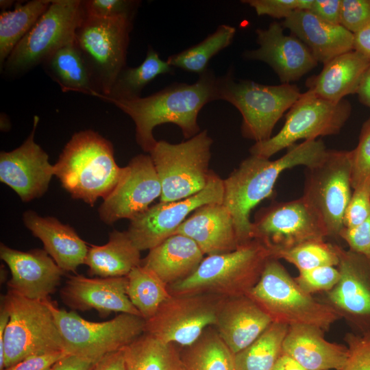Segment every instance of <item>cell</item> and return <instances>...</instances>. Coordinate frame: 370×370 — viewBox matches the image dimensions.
Listing matches in <instances>:
<instances>
[{
	"mask_svg": "<svg viewBox=\"0 0 370 370\" xmlns=\"http://www.w3.org/2000/svg\"><path fill=\"white\" fill-rule=\"evenodd\" d=\"M140 251L135 246L127 231L114 230L108 243L88 249L85 264L90 275L100 278L125 277L141 264Z\"/></svg>",
	"mask_w": 370,
	"mask_h": 370,
	"instance_id": "30",
	"label": "cell"
},
{
	"mask_svg": "<svg viewBox=\"0 0 370 370\" xmlns=\"http://www.w3.org/2000/svg\"><path fill=\"white\" fill-rule=\"evenodd\" d=\"M24 225L39 238L44 249L64 272H75L85 263L88 248L75 230L53 217H40L36 212L23 213Z\"/></svg>",
	"mask_w": 370,
	"mask_h": 370,
	"instance_id": "26",
	"label": "cell"
},
{
	"mask_svg": "<svg viewBox=\"0 0 370 370\" xmlns=\"http://www.w3.org/2000/svg\"><path fill=\"white\" fill-rule=\"evenodd\" d=\"M223 299L212 294L171 295L145 321V332L165 343L190 346L214 325Z\"/></svg>",
	"mask_w": 370,
	"mask_h": 370,
	"instance_id": "14",
	"label": "cell"
},
{
	"mask_svg": "<svg viewBox=\"0 0 370 370\" xmlns=\"http://www.w3.org/2000/svg\"><path fill=\"white\" fill-rule=\"evenodd\" d=\"M10 319L9 312L1 304L0 307V370L5 367L4 335Z\"/></svg>",
	"mask_w": 370,
	"mask_h": 370,
	"instance_id": "53",
	"label": "cell"
},
{
	"mask_svg": "<svg viewBox=\"0 0 370 370\" xmlns=\"http://www.w3.org/2000/svg\"><path fill=\"white\" fill-rule=\"evenodd\" d=\"M204 254L191 238L175 234L150 249L141 265L167 286L185 279L199 267Z\"/></svg>",
	"mask_w": 370,
	"mask_h": 370,
	"instance_id": "28",
	"label": "cell"
},
{
	"mask_svg": "<svg viewBox=\"0 0 370 370\" xmlns=\"http://www.w3.org/2000/svg\"><path fill=\"white\" fill-rule=\"evenodd\" d=\"M341 0H313L308 11L326 23L341 25Z\"/></svg>",
	"mask_w": 370,
	"mask_h": 370,
	"instance_id": "49",
	"label": "cell"
},
{
	"mask_svg": "<svg viewBox=\"0 0 370 370\" xmlns=\"http://www.w3.org/2000/svg\"><path fill=\"white\" fill-rule=\"evenodd\" d=\"M96 363L87 358L67 354L56 362L49 370H92Z\"/></svg>",
	"mask_w": 370,
	"mask_h": 370,
	"instance_id": "50",
	"label": "cell"
},
{
	"mask_svg": "<svg viewBox=\"0 0 370 370\" xmlns=\"http://www.w3.org/2000/svg\"><path fill=\"white\" fill-rule=\"evenodd\" d=\"M162 187L151 156L139 154L123 167L112 191L99 208L100 219L108 225L118 220H132L160 197Z\"/></svg>",
	"mask_w": 370,
	"mask_h": 370,
	"instance_id": "17",
	"label": "cell"
},
{
	"mask_svg": "<svg viewBox=\"0 0 370 370\" xmlns=\"http://www.w3.org/2000/svg\"><path fill=\"white\" fill-rule=\"evenodd\" d=\"M282 25L304 42L323 64L354 50V34L341 25L326 23L308 10L293 11Z\"/></svg>",
	"mask_w": 370,
	"mask_h": 370,
	"instance_id": "25",
	"label": "cell"
},
{
	"mask_svg": "<svg viewBox=\"0 0 370 370\" xmlns=\"http://www.w3.org/2000/svg\"><path fill=\"white\" fill-rule=\"evenodd\" d=\"M217 90L219 100L230 103L241 112L242 135L256 143L272 136L277 122L301 94L295 84L265 85L236 79L232 70L218 77Z\"/></svg>",
	"mask_w": 370,
	"mask_h": 370,
	"instance_id": "6",
	"label": "cell"
},
{
	"mask_svg": "<svg viewBox=\"0 0 370 370\" xmlns=\"http://www.w3.org/2000/svg\"><path fill=\"white\" fill-rule=\"evenodd\" d=\"M340 238L347 243L350 250L370 258V216L355 227H343Z\"/></svg>",
	"mask_w": 370,
	"mask_h": 370,
	"instance_id": "47",
	"label": "cell"
},
{
	"mask_svg": "<svg viewBox=\"0 0 370 370\" xmlns=\"http://www.w3.org/2000/svg\"><path fill=\"white\" fill-rule=\"evenodd\" d=\"M351 153V185L354 190L362 184H370V119L363 123L358 144Z\"/></svg>",
	"mask_w": 370,
	"mask_h": 370,
	"instance_id": "40",
	"label": "cell"
},
{
	"mask_svg": "<svg viewBox=\"0 0 370 370\" xmlns=\"http://www.w3.org/2000/svg\"><path fill=\"white\" fill-rule=\"evenodd\" d=\"M53 165L62 187L90 206L112 191L123 172L111 142L92 130L75 133Z\"/></svg>",
	"mask_w": 370,
	"mask_h": 370,
	"instance_id": "3",
	"label": "cell"
},
{
	"mask_svg": "<svg viewBox=\"0 0 370 370\" xmlns=\"http://www.w3.org/2000/svg\"><path fill=\"white\" fill-rule=\"evenodd\" d=\"M38 121L34 116L32 132L21 145L0 153V181L24 202L42 196L54 175L48 154L34 140Z\"/></svg>",
	"mask_w": 370,
	"mask_h": 370,
	"instance_id": "19",
	"label": "cell"
},
{
	"mask_svg": "<svg viewBox=\"0 0 370 370\" xmlns=\"http://www.w3.org/2000/svg\"><path fill=\"white\" fill-rule=\"evenodd\" d=\"M282 352L307 370H343L348 357L347 347L326 341L323 330L310 325L290 326Z\"/></svg>",
	"mask_w": 370,
	"mask_h": 370,
	"instance_id": "27",
	"label": "cell"
},
{
	"mask_svg": "<svg viewBox=\"0 0 370 370\" xmlns=\"http://www.w3.org/2000/svg\"><path fill=\"white\" fill-rule=\"evenodd\" d=\"M322 71L308 78V90L325 99L339 101L356 93L370 61L352 50L341 54L323 64Z\"/></svg>",
	"mask_w": 370,
	"mask_h": 370,
	"instance_id": "29",
	"label": "cell"
},
{
	"mask_svg": "<svg viewBox=\"0 0 370 370\" xmlns=\"http://www.w3.org/2000/svg\"><path fill=\"white\" fill-rule=\"evenodd\" d=\"M272 323L253 299L243 295L222 300L214 327L234 355L254 342Z\"/></svg>",
	"mask_w": 370,
	"mask_h": 370,
	"instance_id": "23",
	"label": "cell"
},
{
	"mask_svg": "<svg viewBox=\"0 0 370 370\" xmlns=\"http://www.w3.org/2000/svg\"><path fill=\"white\" fill-rule=\"evenodd\" d=\"M134 18H98L85 15L74 43L79 51L97 90L108 96L119 73L126 66Z\"/></svg>",
	"mask_w": 370,
	"mask_h": 370,
	"instance_id": "7",
	"label": "cell"
},
{
	"mask_svg": "<svg viewBox=\"0 0 370 370\" xmlns=\"http://www.w3.org/2000/svg\"><path fill=\"white\" fill-rule=\"evenodd\" d=\"M84 17L82 0H52L8 56L1 69L4 74L12 77L23 75L42 64L58 49L74 42Z\"/></svg>",
	"mask_w": 370,
	"mask_h": 370,
	"instance_id": "10",
	"label": "cell"
},
{
	"mask_svg": "<svg viewBox=\"0 0 370 370\" xmlns=\"http://www.w3.org/2000/svg\"><path fill=\"white\" fill-rule=\"evenodd\" d=\"M10 123L9 119L4 113L1 114V130L7 131L10 129Z\"/></svg>",
	"mask_w": 370,
	"mask_h": 370,
	"instance_id": "56",
	"label": "cell"
},
{
	"mask_svg": "<svg viewBox=\"0 0 370 370\" xmlns=\"http://www.w3.org/2000/svg\"><path fill=\"white\" fill-rule=\"evenodd\" d=\"M44 302L54 317L64 351L95 362L122 349L145 332V320L140 316L120 313L106 321L92 322L58 308L49 298Z\"/></svg>",
	"mask_w": 370,
	"mask_h": 370,
	"instance_id": "8",
	"label": "cell"
},
{
	"mask_svg": "<svg viewBox=\"0 0 370 370\" xmlns=\"http://www.w3.org/2000/svg\"><path fill=\"white\" fill-rule=\"evenodd\" d=\"M126 370H182L180 351L144 332L122 349Z\"/></svg>",
	"mask_w": 370,
	"mask_h": 370,
	"instance_id": "32",
	"label": "cell"
},
{
	"mask_svg": "<svg viewBox=\"0 0 370 370\" xmlns=\"http://www.w3.org/2000/svg\"><path fill=\"white\" fill-rule=\"evenodd\" d=\"M67 354H69L64 351L36 354L3 370H49L56 362Z\"/></svg>",
	"mask_w": 370,
	"mask_h": 370,
	"instance_id": "48",
	"label": "cell"
},
{
	"mask_svg": "<svg viewBox=\"0 0 370 370\" xmlns=\"http://www.w3.org/2000/svg\"><path fill=\"white\" fill-rule=\"evenodd\" d=\"M354 50L370 61V25L354 34Z\"/></svg>",
	"mask_w": 370,
	"mask_h": 370,
	"instance_id": "52",
	"label": "cell"
},
{
	"mask_svg": "<svg viewBox=\"0 0 370 370\" xmlns=\"http://www.w3.org/2000/svg\"><path fill=\"white\" fill-rule=\"evenodd\" d=\"M272 370H307L290 356L282 353Z\"/></svg>",
	"mask_w": 370,
	"mask_h": 370,
	"instance_id": "55",
	"label": "cell"
},
{
	"mask_svg": "<svg viewBox=\"0 0 370 370\" xmlns=\"http://www.w3.org/2000/svg\"><path fill=\"white\" fill-rule=\"evenodd\" d=\"M1 304L10 315L4 335V369L31 356L65 352L54 317L44 301L8 290Z\"/></svg>",
	"mask_w": 370,
	"mask_h": 370,
	"instance_id": "11",
	"label": "cell"
},
{
	"mask_svg": "<svg viewBox=\"0 0 370 370\" xmlns=\"http://www.w3.org/2000/svg\"><path fill=\"white\" fill-rule=\"evenodd\" d=\"M339 278L338 268L325 266L300 271L295 280L304 291L311 295L319 291H330L337 284Z\"/></svg>",
	"mask_w": 370,
	"mask_h": 370,
	"instance_id": "42",
	"label": "cell"
},
{
	"mask_svg": "<svg viewBox=\"0 0 370 370\" xmlns=\"http://www.w3.org/2000/svg\"><path fill=\"white\" fill-rule=\"evenodd\" d=\"M236 28L223 24L197 45L170 56L166 60L173 68H180L199 75L208 70L210 60L232 42Z\"/></svg>",
	"mask_w": 370,
	"mask_h": 370,
	"instance_id": "37",
	"label": "cell"
},
{
	"mask_svg": "<svg viewBox=\"0 0 370 370\" xmlns=\"http://www.w3.org/2000/svg\"><path fill=\"white\" fill-rule=\"evenodd\" d=\"M0 258L11 272L8 290L30 299H48L65 273L45 249L23 251L1 243Z\"/></svg>",
	"mask_w": 370,
	"mask_h": 370,
	"instance_id": "21",
	"label": "cell"
},
{
	"mask_svg": "<svg viewBox=\"0 0 370 370\" xmlns=\"http://www.w3.org/2000/svg\"><path fill=\"white\" fill-rule=\"evenodd\" d=\"M273 258L282 259L293 264L300 271L333 266L337 267L338 257L334 245L324 240L310 241L291 248L271 252Z\"/></svg>",
	"mask_w": 370,
	"mask_h": 370,
	"instance_id": "39",
	"label": "cell"
},
{
	"mask_svg": "<svg viewBox=\"0 0 370 370\" xmlns=\"http://www.w3.org/2000/svg\"><path fill=\"white\" fill-rule=\"evenodd\" d=\"M340 278L326 292L328 304L349 322L358 334H370V258L334 245Z\"/></svg>",
	"mask_w": 370,
	"mask_h": 370,
	"instance_id": "18",
	"label": "cell"
},
{
	"mask_svg": "<svg viewBox=\"0 0 370 370\" xmlns=\"http://www.w3.org/2000/svg\"><path fill=\"white\" fill-rule=\"evenodd\" d=\"M247 295L271 319L286 325H310L327 330L342 317L328 303L304 291L279 260L266 263L256 284Z\"/></svg>",
	"mask_w": 370,
	"mask_h": 370,
	"instance_id": "5",
	"label": "cell"
},
{
	"mask_svg": "<svg viewBox=\"0 0 370 370\" xmlns=\"http://www.w3.org/2000/svg\"><path fill=\"white\" fill-rule=\"evenodd\" d=\"M242 3L252 7L258 16L267 15L284 19L298 9V0H244Z\"/></svg>",
	"mask_w": 370,
	"mask_h": 370,
	"instance_id": "46",
	"label": "cell"
},
{
	"mask_svg": "<svg viewBox=\"0 0 370 370\" xmlns=\"http://www.w3.org/2000/svg\"><path fill=\"white\" fill-rule=\"evenodd\" d=\"M52 0H32L16 3L14 10L2 11L0 14V67L18 42L24 38Z\"/></svg>",
	"mask_w": 370,
	"mask_h": 370,
	"instance_id": "35",
	"label": "cell"
},
{
	"mask_svg": "<svg viewBox=\"0 0 370 370\" xmlns=\"http://www.w3.org/2000/svg\"><path fill=\"white\" fill-rule=\"evenodd\" d=\"M92 370H126L123 350L104 356L95 364Z\"/></svg>",
	"mask_w": 370,
	"mask_h": 370,
	"instance_id": "51",
	"label": "cell"
},
{
	"mask_svg": "<svg viewBox=\"0 0 370 370\" xmlns=\"http://www.w3.org/2000/svg\"><path fill=\"white\" fill-rule=\"evenodd\" d=\"M174 74V68L162 60L157 51L149 47L143 62L136 67L123 68L118 75L108 96H99L105 101L128 100L141 97L143 88L156 77Z\"/></svg>",
	"mask_w": 370,
	"mask_h": 370,
	"instance_id": "34",
	"label": "cell"
},
{
	"mask_svg": "<svg viewBox=\"0 0 370 370\" xmlns=\"http://www.w3.org/2000/svg\"><path fill=\"white\" fill-rule=\"evenodd\" d=\"M212 142L207 130L177 144L157 141L149 154L161 184L160 202L186 199L206 186Z\"/></svg>",
	"mask_w": 370,
	"mask_h": 370,
	"instance_id": "9",
	"label": "cell"
},
{
	"mask_svg": "<svg viewBox=\"0 0 370 370\" xmlns=\"http://www.w3.org/2000/svg\"><path fill=\"white\" fill-rule=\"evenodd\" d=\"M13 4L14 1L1 0L0 1V8L3 11L9 10L8 9L10 8Z\"/></svg>",
	"mask_w": 370,
	"mask_h": 370,
	"instance_id": "57",
	"label": "cell"
},
{
	"mask_svg": "<svg viewBox=\"0 0 370 370\" xmlns=\"http://www.w3.org/2000/svg\"><path fill=\"white\" fill-rule=\"evenodd\" d=\"M288 326L272 323L250 345L234 355V370H272L282 354Z\"/></svg>",
	"mask_w": 370,
	"mask_h": 370,
	"instance_id": "36",
	"label": "cell"
},
{
	"mask_svg": "<svg viewBox=\"0 0 370 370\" xmlns=\"http://www.w3.org/2000/svg\"><path fill=\"white\" fill-rule=\"evenodd\" d=\"M180 356L182 370H234V354L213 325L191 345L183 347Z\"/></svg>",
	"mask_w": 370,
	"mask_h": 370,
	"instance_id": "33",
	"label": "cell"
},
{
	"mask_svg": "<svg viewBox=\"0 0 370 370\" xmlns=\"http://www.w3.org/2000/svg\"><path fill=\"white\" fill-rule=\"evenodd\" d=\"M345 339L348 357L343 370H370V334L349 333Z\"/></svg>",
	"mask_w": 370,
	"mask_h": 370,
	"instance_id": "45",
	"label": "cell"
},
{
	"mask_svg": "<svg viewBox=\"0 0 370 370\" xmlns=\"http://www.w3.org/2000/svg\"><path fill=\"white\" fill-rule=\"evenodd\" d=\"M341 25L355 34L370 25V0H341Z\"/></svg>",
	"mask_w": 370,
	"mask_h": 370,
	"instance_id": "43",
	"label": "cell"
},
{
	"mask_svg": "<svg viewBox=\"0 0 370 370\" xmlns=\"http://www.w3.org/2000/svg\"><path fill=\"white\" fill-rule=\"evenodd\" d=\"M175 234L191 238L207 256L230 252L240 245L232 215L222 203L198 208Z\"/></svg>",
	"mask_w": 370,
	"mask_h": 370,
	"instance_id": "24",
	"label": "cell"
},
{
	"mask_svg": "<svg viewBox=\"0 0 370 370\" xmlns=\"http://www.w3.org/2000/svg\"><path fill=\"white\" fill-rule=\"evenodd\" d=\"M126 277L127 295L145 321L151 318L171 296L168 286L152 271L141 264L133 269Z\"/></svg>",
	"mask_w": 370,
	"mask_h": 370,
	"instance_id": "38",
	"label": "cell"
},
{
	"mask_svg": "<svg viewBox=\"0 0 370 370\" xmlns=\"http://www.w3.org/2000/svg\"><path fill=\"white\" fill-rule=\"evenodd\" d=\"M223 180L212 171L206 186L186 199L159 202L132 220L127 231L141 251L150 250L169 236L198 208L211 203H222Z\"/></svg>",
	"mask_w": 370,
	"mask_h": 370,
	"instance_id": "15",
	"label": "cell"
},
{
	"mask_svg": "<svg viewBox=\"0 0 370 370\" xmlns=\"http://www.w3.org/2000/svg\"><path fill=\"white\" fill-rule=\"evenodd\" d=\"M217 79L213 71L208 69L192 84L175 82L145 97L107 101L131 117L136 143L149 153L158 141L153 134L158 125H177L186 140L201 132L197 116L206 104L219 100Z\"/></svg>",
	"mask_w": 370,
	"mask_h": 370,
	"instance_id": "1",
	"label": "cell"
},
{
	"mask_svg": "<svg viewBox=\"0 0 370 370\" xmlns=\"http://www.w3.org/2000/svg\"><path fill=\"white\" fill-rule=\"evenodd\" d=\"M85 15L98 18H135L141 1L136 0H83Z\"/></svg>",
	"mask_w": 370,
	"mask_h": 370,
	"instance_id": "41",
	"label": "cell"
},
{
	"mask_svg": "<svg viewBox=\"0 0 370 370\" xmlns=\"http://www.w3.org/2000/svg\"><path fill=\"white\" fill-rule=\"evenodd\" d=\"M356 93L360 101L370 108V65L361 79Z\"/></svg>",
	"mask_w": 370,
	"mask_h": 370,
	"instance_id": "54",
	"label": "cell"
},
{
	"mask_svg": "<svg viewBox=\"0 0 370 370\" xmlns=\"http://www.w3.org/2000/svg\"><path fill=\"white\" fill-rule=\"evenodd\" d=\"M351 112L347 100L329 101L308 90L288 110L280 131L267 140L255 143L249 149L250 154L269 159L298 140H316L319 136L337 134Z\"/></svg>",
	"mask_w": 370,
	"mask_h": 370,
	"instance_id": "12",
	"label": "cell"
},
{
	"mask_svg": "<svg viewBox=\"0 0 370 370\" xmlns=\"http://www.w3.org/2000/svg\"><path fill=\"white\" fill-rule=\"evenodd\" d=\"M328 237L317 215L302 197L262 209L251 223V238L271 252Z\"/></svg>",
	"mask_w": 370,
	"mask_h": 370,
	"instance_id": "16",
	"label": "cell"
},
{
	"mask_svg": "<svg viewBox=\"0 0 370 370\" xmlns=\"http://www.w3.org/2000/svg\"><path fill=\"white\" fill-rule=\"evenodd\" d=\"M127 286L126 276L90 278L72 275L61 290V297L73 310L94 309L101 316L112 312L140 316L127 295Z\"/></svg>",
	"mask_w": 370,
	"mask_h": 370,
	"instance_id": "22",
	"label": "cell"
},
{
	"mask_svg": "<svg viewBox=\"0 0 370 370\" xmlns=\"http://www.w3.org/2000/svg\"><path fill=\"white\" fill-rule=\"evenodd\" d=\"M351 151L327 150L318 163L306 167L301 197L325 227L328 237L340 238L351 199Z\"/></svg>",
	"mask_w": 370,
	"mask_h": 370,
	"instance_id": "13",
	"label": "cell"
},
{
	"mask_svg": "<svg viewBox=\"0 0 370 370\" xmlns=\"http://www.w3.org/2000/svg\"><path fill=\"white\" fill-rule=\"evenodd\" d=\"M42 65L63 92H77L91 96L97 93L88 67L74 42L56 50Z\"/></svg>",
	"mask_w": 370,
	"mask_h": 370,
	"instance_id": "31",
	"label": "cell"
},
{
	"mask_svg": "<svg viewBox=\"0 0 370 370\" xmlns=\"http://www.w3.org/2000/svg\"><path fill=\"white\" fill-rule=\"evenodd\" d=\"M270 250L251 239L235 250L207 256L188 277L168 286L171 295L212 294L224 298L247 295L256 284Z\"/></svg>",
	"mask_w": 370,
	"mask_h": 370,
	"instance_id": "4",
	"label": "cell"
},
{
	"mask_svg": "<svg viewBox=\"0 0 370 370\" xmlns=\"http://www.w3.org/2000/svg\"><path fill=\"white\" fill-rule=\"evenodd\" d=\"M321 140H304L287 148L281 158L269 159L251 155L223 180L222 204L230 212L240 245L251 240V210L271 196L280 174L296 166H311L324 157Z\"/></svg>",
	"mask_w": 370,
	"mask_h": 370,
	"instance_id": "2",
	"label": "cell"
},
{
	"mask_svg": "<svg viewBox=\"0 0 370 370\" xmlns=\"http://www.w3.org/2000/svg\"><path fill=\"white\" fill-rule=\"evenodd\" d=\"M370 216V184L365 183L354 189L343 217V225L353 228Z\"/></svg>",
	"mask_w": 370,
	"mask_h": 370,
	"instance_id": "44",
	"label": "cell"
},
{
	"mask_svg": "<svg viewBox=\"0 0 370 370\" xmlns=\"http://www.w3.org/2000/svg\"><path fill=\"white\" fill-rule=\"evenodd\" d=\"M256 33L259 47L245 51L244 58L267 63L282 84L298 80L317 65L307 46L295 36L284 34L282 24L273 21Z\"/></svg>",
	"mask_w": 370,
	"mask_h": 370,
	"instance_id": "20",
	"label": "cell"
}]
</instances>
